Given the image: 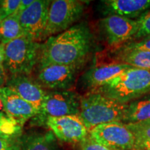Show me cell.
<instances>
[{"label": "cell", "instance_id": "23", "mask_svg": "<svg viewBox=\"0 0 150 150\" xmlns=\"http://www.w3.org/2000/svg\"><path fill=\"white\" fill-rule=\"evenodd\" d=\"M22 134L0 136V150H20Z\"/></svg>", "mask_w": 150, "mask_h": 150}, {"label": "cell", "instance_id": "1", "mask_svg": "<svg viewBox=\"0 0 150 150\" xmlns=\"http://www.w3.org/2000/svg\"><path fill=\"white\" fill-rule=\"evenodd\" d=\"M93 45V35L84 22L46 39L41 44L38 68L49 65H81L88 59Z\"/></svg>", "mask_w": 150, "mask_h": 150}, {"label": "cell", "instance_id": "25", "mask_svg": "<svg viewBox=\"0 0 150 150\" xmlns=\"http://www.w3.org/2000/svg\"><path fill=\"white\" fill-rule=\"evenodd\" d=\"M22 134V127L13 121L11 122L0 124V136H8Z\"/></svg>", "mask_w": 150, "mask_h": 150}, {"label": "cell", "instance_id": "4", "mask_svg": "<svg viewBox=\"0 0 150 150\" xmlns=\"http://www.w3.org/2000/svg\"><path fill=\"white\" fill-rule=\"evenodd\" d=\"M41 44L22 36L5 45L4 66L11 75H29L38 63Z\"/></svg>", "mask_w": 150, "mask_h": 150}, {"label": "cell", "instance_id": "26", "mask_svg": "<svg viewBox=\"0 0 150 150\" xmlns=\"http://www.w3.org/2000/svg\"><path fill=\"white\" fill-rule=\"evenodd\" d=\"M79 147L81 150H120L101 145L91 139L89 136L80 142Z\"/></svg>", "mask_w": 150, "mask_h": 150}, {"label": "cell", "instance_id": "28", "mask_svg": "<svg viewBox=\"0 0 150 150\" xmlns=\"http://www.w3.org/2000/svg\"><path fill=\"white\" fill-rule=\"evenodd\" d=\"M6 72L7 71L6 70L4 65H0V88L5 86L6 85V82L8 78Z\"/></svg>", "mask_w": 150, "mask_h": 150}, {"label": "cell", "instance_id": "3", "mask_svg": "<svg viewBox=\"0 0 150 150\" xmlns=\"http://www.w3.org/2000/svg\"><path fill=\"white\" fill-rule=\"evenodd\" d=\"M127 104H122L100 93L89 91L81 97L79 114L88 131L111 122H122Z\"/></svg>", "mask_w": 150, "mask_h": 150}, {"label": "cell", "instance_id": "5", "mask_svg": "<svg viewBox=\"0 0 150 150\" xmlns=\"http://www.w3.org/2000/svg\"><path fill=\"white\" fill-rule=\"evenodd\" d=\"M81 97L70 90L47 91L37 115L32 118V123L42 126L50 117L79 115Z\"/></svg>", "mask_w": 150, "mask_h": 150}, {"label": "cell", "instance_id": "11", "mask_svg": "<svg viewBox=\"0 0 150 150\" xmlns=\"http://www.w3.org/2000/svg\"><path fill=\"white\" fill-rule=\"evenodd\" d=\"M100 26L110 47L118 46L132 40L139 27L138 20L116 15H110L101 19Z\"/></svg>", "mask_w": 150, "mask_h": 150}, {"label": "cell", "instance_id": "19", "mask_svg": "<svg viewBox=\"0 0 150 150\" xmlns=\"http://www.w3.org/2000/svg\"><path fill=\"white\" fill-rule=\"evenodd\" d=\"M117 61L136 68L150 71V52L143 50H120Z\"/></svg>", "mask_w": 150, "mask_h": 150}, {"label": "cell", "instance_id": "14", "mask_svg": "<svg viewBox=\"0 0 150 150\" xmlns=\"http://www.w3.org/2000/svg\"><path fill=\"white\" fill-rule=\"evenodd\" d=\"M131 67L132 66L119 61L99 63L93 65L84 73L82 81L86 88L91 91L103 86Z\"/></svg>", "mask_w": 150, "mask_h": 150}, {"label": "cell", "instance_id": "6", "mask_svg": "<svg viewBox=\"0 0 150 150\" xmlns=\"http://www.w3.org/2000/svg\"><path fill=\"white\" fill-rule=\"evenodd\" d=\"M83 1L76 0L52 1L43 40L57 35L72 27L83 16Z\"/></svg>", "mask_w": 150, "mask_h": 150}, {"label": "cell", "instance_id": "17", "mask_svg": "<svg viewBox=\"0 0 150 150\" xmlns=\"http://www.w3.org/2000/svg\"><path fill=\"white\" fill-rule=\"evenodd\" d=\"M150 120V94L127 104L122 122L135 123Z\"/></svg>", "mask_w": 150, "mask_h": 150}, {"label": "cell", "instance_id": "10", "mask_svg": "<svg viewBox=\"0 0 150 150\" xmlns=\"http://www.w3.org/2000/svg\"><path fill=\"white\" fill-rule=\"evenodd\" d=\"M52 1L35 0L20 16L22 29L28 37L37 42L43 40Z\"/></svg>", "mask_w": 150, "mask_h": 150}, {"label": "cell", "instance_id": "31", "mask_svg": "<svg viewBox=\"0 0 150 150\" xmlns=\"http://www.w3.org/2000/svg\"></svg>", "mask_w": 150, "mask_h": 150}, {"label": "cell", "instance_id": "8", "mask_svg": "<svg viewBox=\"0 0 150 150\" xmlns=\"http://www.w3.org/2000/svg\"><path fill=\"white\" fill-rule=\"evenodd\" d=\"M83 66L81 65H49L38 68L36 81L44 89L67 91L72 87L77 75Z\"/></svg>", "mask_w": 150, "mask_h": 150}, {"label": "cell", "instance_id": "27", "mask_svg": "<svg viewBox=\"0 0 150 150\" xmlns=\"http://www.w3.org/2000/svg\"><path fill=\"white\" fill-rule=\"evenodd\" d=\"M34 1L35 0H22V1H20V6H19L18 10H17L16 13L20 16V14H21L24 10H26L28 7H29L32 4Z\"/></svg>", "mask_w": 150, "mask_h": 150}, {"label": "cell", "instance_id": "2", "mask_svg": "<svg viewBox=\"0 0 150 150\" xmlns=\"http://www.w3.org/2000/svg\"><path fill=\"white\" fill-rule=\"evenodd\" d=\"M91 91L122 104H129L150 93V71L132 67Z\"/></svg>", "mask_w": 150, "mask_h": 150}, {"label": "cell", "instance_id": "21", "mask_svg": "<svg viewBox=\"0 0 150 150\" xmlns=\"http://www.w3.org/2000/svg\"><path fill=\"white\" fill-rule=\"evenodd\" d=\"M139 27L136 34L132 40L134 41L140 40L150 35V10L145 12L138 19Z\"/></svg>", "mask_w": 150, "mask_h": 150}, {"label": "cell", "instance_id": "9", "mask_svg": "<svg viewBox=\"0 0 150 150\" xmlns=\"http://www.w3.org/2000/svg\"><path fill=\"white\" fill-rule=\"evenodd\" d=\"M45 125L58 140L69 143H80L89 136V131L79 115L50 117Z\"/></svg>", "mask_w": 150, "mask_h": 150}, {"label": "cell", "instance_id": "30", "mask_svg": "<svg viewBox=\"0 0 150 150\" xmlns=\"http://www.w3.org/2000/svg\"><path fill=\"white\" fill-rule=\"evenodd\" d=\"M13 121H14L13 120L11 119V118L8 117V116L6 115L4 112H0V124L8 123V122H13Z\"/></svg>", "mask_w": 150, "mask_h": 150}, {"label": "cell", "instance_id": "7", "mask_svg": "<svg viewBox=\"0 0 150 150\" xmlns=\"http://www.w3.org/2000/svg\"><path fill=\"white\" fill-rule=\"evenodd\" d=\"M89 136L95 142L106 147L120 150L134 149V136L126 124L111 122L94 127Z\"/></svg>", "mask_w": 150, "mask_h": 150}, {"label": "cell", "instance_id": "29", "mask_svg": "<svg viewBox=\"0 0 150 150\" xmlns=\"http://www.w3.org/2000/svg\"><path fill=\"white\" fill-rule=\"evenodd\" d=\"M5 60V45L0 44V65L4 64Z\"/></svg>", "mask_w": 150, "mask_h": 150}, {"label": "cell", "instance_id": "12", "mask_svg": "<svg viewBox=\"0 0 150 150\" xmlns=\"http://www.w3.org/2000/svg\"><path fill=\"white\" fill-rule=\"evenodd\" d=\"M0 109L21 127L38 113L33 106L7 86L0 88Z\"/></svg>", "mask_w": 150, "mask_h": 150}, {"label": "cell", "instance_id": "13", "mask_svg": "<svg viewBox=\"0 0 150 150\" xmlns=\"http://www.w3.org/2000/svg\"><path fill=\"white\" fill-rule=\"evenodd\" d=\"M5 86L16 92L24 101L33 106L38 112L47 91L36 80L25 74H10L7 78Z\"/></svg>", "mask_w": 150, "mask_h": 150}, {"label": "cell", "instance_id": "18", "mask_svg": "<svg viewBox=\"0 0 150 150\" xmlns=\"http://www.w3.org/2000/svg\"><path fill=\"white\" fill-rule=\"evenodd\" d=\"M25 35H27L20 24V15L16 13L0 22V44L6 45Z\"/></svg>", "mask_w": 150, "mask_h": 150}, {"label": "cell", "instance_id": "16", "mask_svg": "<svg viewBox=\"0 0 150 150\" xmlns=\"http://www.w3.org/2000/svg\"><path fill=\"white\" fill-rule=\"evenodd\" d=\"M20 150H58L57 138L51 131L22 135Z\"/></svg>", "mask_w": 150, "mask_h": 150}, {"label": "cell", "instance_id": "15", "mask_svg": "<svg viewBox=\"0 0 150 150\" xmlns=\"http://www.w3.org/2000/svg\"><path fill=\"white\" fill-rule=\"evenodd\" d=\"M101 11L106 16L116 15L132 19L150 10V0H103Z\"/></svg>", "mask_w": 150, "mask_h": 150}, {"label": "cell", "instance_id": "24", "mask_svg": "<svg viewBox=\"0 0 150 150\" xmlns=\"http://www.w3.org/2000/svg\"><path fill=\"white\" fill-rule=\"evenodd\" d=\"M121 50H143L150 52V35L140 40L132 41L125 44L122 47Z\"/></svg>", "mask_w": 150, "mask_h": 150}, {"label": "cell", "instance_id": "20", "mask_svg": "<svg viewBox=\"0 0 150 150\" xmlns=\"http://www.w3.org/2000/svg\"><path fill=\"white\" fill-rule=\"evenodd\" d=\"M126 125L134 136V149L150 150V120Z\"/></svg>", "mask_w": 150, "mask_h": 150}, {"label": "cell", "instance_id": "22", "mask_svg": "<svg viewBox=\"0 0 150 150\" xmlns=\"http://www.w3.org/2000/svg\"><path fill=\"white\" fill-rule=\"evenodd\" d=\"M21 0H3L0 1V22L13 15Z\"/></svg>", "mask_w": 150, "mask_h": 150}]
</instances>
